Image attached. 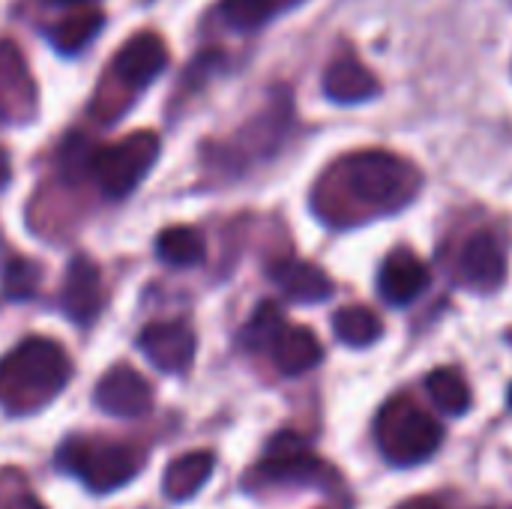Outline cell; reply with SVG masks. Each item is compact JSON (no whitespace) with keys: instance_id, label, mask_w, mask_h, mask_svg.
Segmentation results:
<instances>
[{"instance_id":"obj_27","label":"cell","mask_w":512,"mask_h":509,"mask_svg":"<svg viewBox=\"0 0 512 509\" xmlns=\"http://www.w3.org/2000/svg\"><path fill=\"white\" fill-rule=\"evenodd\" d=\"M48 3H54V6H81L87 0H48Z\"/></svg>"},{"instance_id":"obj_28","label":"cell","mask_w":512,"mask_h":509,"mask_svg":"<svg viewBox=\"0 0 512 509\" xmlns=\"http://www.w3.org/2000/svg\"><path fill=\"white\" fill-rule=\"evenodd\" d=\"M0 120H3V105H0Z\"/></svg>"},{"instance_id":"obj_24","label":"cell","mask_w":512,"mask_h":509,"mask_svg":"<svg viewBox=\"0 0 512 509\" xmlns=\"http://www.w3.org/2000/svg\"><path fill=\"white\" fill-rule=\"evenodd\" d=\"M0 509H45V504L15 468H6L0 471Z\"/></svg>"},{"instance_id":"obj_22","label":"cell","mask_w":512,"mask_h":509,"mask_svg":"<svg viewBox=\"0 0 512 509\" xmlns=\"http://www.w3.org/2000/svg\"><path fill=\"white\" fill-rule=\"evenodd\" d=\"M282 327H285V321H282L279 306H276V303H261V306L255 309V315L249 318V324L243 327L240 339H243L246 348L261 351V348H270V342L276 339V333H279Z\"/></svg>"},{"instance_id":"obj_7","label":"cell","mask_w":512,"mask_h":509,"mask_svg":"<svg viewBox=\"0 0 512 509\" xmlns=\"http://www.w3.org/2000/svg\"><path fill=\"white\" fill-rule=\"evenodd\" d=\"M138 348L159 372L180 375L192 366L198 339L183 321H156L141 330Z\"/></svg>"},{"instance_id":"obj_9","label":"cell","mask_w":512,"mask_h":509,"mask_svg":"<svg viewBox=\"0 0 512 509\" xmlns=\"http://www.w3.org/2000/svg\"><path fill=\"white\" fill-rule=\"evenodd\" d=\"M60 306H63L66 318H72L81 327H87L99 315V309H102V276H99L96 261H90L87 255H75L69 261L63 291H60Z\"/></svg>"},{"instance_id":"obj_19","label":"cell","mask_w":512,"mask_h":509,"mask_svg":"<svg viewBox=\"0 0 512 509\" xmlns=\"http://www.w3.org/2000/svg\"><path fill=\"white\" fill-rule=\"evenodd\" d=\"M303 0H222V18L237 30H258Z\"/></svg>"},{"instance_id":"obj_10","label":"cell","mask_w":512,"mask_h":509,"mask_svg":"<svg viewBox=\"0 0 512 509\" xmlns=\"http://www.w3.org/2000/svg\"><path fill=\"white\" fill-rule=\"evenodd\" d=\"M432 276L429 267L408 249H396L378 273V294L390 303V306H408L414 303L426 288H429Z\"/></svg>"},{"instance_id":"obj_21","label":"cell","mask_w":512,"mask_h":509,"mask_svg":"<svg viewBox=\"0 0 512 509\" xmlns=\"http://www.w3.org/2000/svg\"><path fill=\"white\" fill-rule=\"evenodd\" d=\"M105 24V15L102 12H81V15H72L66 21H60L51 33V42L60 54H78L84 45H90L99 30Z\"/></svg>"},{"instance_id":"obj_17","label":"cell","mask_w":512,"mask_h":509,"mask_svg":"<svg viewBox=\"0 0 512 509\" xmlns=\"http://www.w3.org/2000/svg\"><path fill=\"white\" fill-rule=\"evenodd\" d=\"M156 255L168 267H198L207 258V243L198 228L174 225L156 237Z\"/></svg>"},{"instance_id":"obj_11","label":"cell","mask_w":512,"mask_h":509,"mask_svg":"<svg viewBox=\"0 0 512 509\" xmlns=\"http://www.w3.org/2000/svg\"><path fill=\"white\" fill-rule=\"evenodd\" d=\"M168 66V48L156 33L132 36L114 57V75L126 87H147Z\"/></svg>"},{"instance_id":"obj_15","label":"cell","mask_w":512,"mask_h":509,"mask_svg":"<svg viewBox=\"0 0 512 509\" xmlns=\"http://www.w3.org/2000/svg\"><path fill=\"white\" fill-rule=\"evenodd\" d=\"M270 276L294 303H324L333 294V279L309 261H282L270 270Z\"/></svg>"},{"instance_id":"obj_26","label":"cell","mask_w":512,"mask_h":509,"mask_svg":"<svg viewBox=\"0 0 512 509\" xmlns=\"http://www.w3.org/2000/svg\"><path fill=\"white\" fill-rule=\"evenodd\" d=\"M399 509H444L438 501H432V498H420V501H408V504H402Z\"/></svg>"},{"instance_id":"obj_3","label":"cell","mask_w":512,"mask_h":509,"mask_svg":"<svg viewBox=\"0 0 512 509\" xmlns=\"http://www.w3.org/2000/svg\"><path fill=\"white\" fill-rule=\"evenodd\" d=\"M342 183L354 201L372 210H393L417 189V171L387 150H363L345 159Z\"/></svg>"},{"instance_id":"obj_18","label":"cell","mask_w":512,"mask_h":509,"mask_svg":"<svg viewBox=\"0 0 512 509\" xmlns=\"http://www.w3.org/2000/svg\"><path fill=\"white\" fill-rule=\"evenodd\" d=\"M333 333L348 348H369L381 339L384 324L381 318L366 306H348L333 315Z\"/></svg>"},{"instance_id":"obj_8","label":"cell","mask_w":512,"mask_h":509,"mask_svg":"<svg viewBox=\"0 0 512 509\" xmlns=\"http://www.w3.org/2000/svg\"><path fill=\"white\" fill-rule=\"evenodd\" d=\"M93 399L108 417L135 420V417H144L153 408V387L132 366H114L96 384Z\"/></svg>"},{"instance_id":"obj_12","label":"cell","mask_w":512,"mask_h":509,"mask_svg":"<svg viewBox=\"0 0 512 509\" xmlns=\"http://www.w3.org/2000/svg\"><path fill=\"white\" fill-rule=\"evenodd\" d=\"M462 279L480 291H495L507 279V255L492 231H477L468 237L459 258Z\"/></svg>"},{"instance_id":"obj_20","label":"cell","mask_w":512,"mask_h":509,"mask_svg":"<svg viewBox=\"0 0 512 509\" xmlns=\"http://www.w3.org/2000/svg\"><path fill=\"white\" fill-rule=\"evenodd\" d=\"M426 393L432 396L435 408L447 417H462L471 408V390L456 369H435L426 378Z\"/></svg>"},{"instance_id":"obj_23","label":"cell","mask_w":512,"mask_h":509,"mask_svg":"<svg viewBox=\"0 0 512 509\" xmlns=\"http://www.w3.org/2000/svg\"><path fill=\"white\" fill-rule=\"evenodd\" d=\"M39 288V267L27 258H12L3 267V294L9 300H27Z\"/></svg>"},{"instance_id":"obj_2","label":"cell","mask_w":512,"mask_h":509,"mask_svg":"<svg viewBox=\"0 0 512 509\" xmlns=\"http://www.w3.org/2000/svg\"><path fill=\"white\" fill-rule=\"evenodd\" d=\"M375 441L381 456L393 468H414L438 453L444 429L432 414H426L414 402L393 399L381 408L375 420Z\"/></svg>"},{"instance_id":"obj_6","label":"cell","mask_w":512,"mask_h":509,"mask_svg":"<svg viewBox=\"0 0 512 509\" xmlns=\"http://www.w3.org/2000/svg\"><path fill=\"white\" fill-rule=\"evenodd\" d=\"M327 480L330 468L306 450V441L294 432H282L270 441L267 459L252 468L246 486H324Z\"/></svg>"},{"instance_id":"obj_14","label":"cell","mask_w":512,"mask_h":509,"mask_svg":"<svg viewBox=\"0 0 512 509\" xmlns=\"http://www.w3.org/2000/svg\"><path fill=\"white\" fill-rule=\"evenodd\" d=\"M267 351L273 354L276 369L282 375H288V378L312 372L321 363V357H324V348H321V342H318V336L312 330L288 327V324L276 333V339L270 342Z\"/></svg>"},{"instance_id":"obj_29","label":"cell","mask_w":512,"mask_h":509,"mask_svg":"<svg viewBox=\"0 0 512 509\" xmlns=\"http://www.w3.org/2000/svg\"><path fill=\"white\" fill-rule=\"evenodd\" d=\"M510 408H512V387H510Z\"/></svg>"},{"instance_id":"obj_25","label":"cell","mask_w":512,"mask_h":509,"mask_svg":"<svg viewBox=\"0 0 512 509\" xmlns=\"http://www.w3.org/2000/svg\"><path fill=\"white\" fill-rule=\"evenodd\" d=\"M9 171H12V165H9V153L0 147V189L9 183Z\"/></svg>"},{"instance_id":"obj_13","label":"cell","mask_w":512,"mask_h":509,"mask_svg":"<svg viewBox=\"0 0 512 509\" xmlns=\"http://www.w3.org/2000/svg\"><path fill=\"white\" fill-rule=\"evenodd\" d=\"M324 93L339 105H360L381 93V84L372 69H366L357 57H339L324 72Z\"/></svg>"},{"instance_id":"obj_4","label":"cell","mask_w":512,"mask_h":509,"mask_svg":"<svg viewBox=\"0 0 512 509\" xmlns=\"http://www.w3.org/2000/svg\"><path fill=\"white\" fill-rule=\"evenodd\" d=\"M57 465L78 477L93 495H108L138 474L141 453L105 438H69L57 453Z\"/></svg>"},{"instance_id":"obj_1","label":"cell","mask_w":512,"mask_h":509,"mask_svg":"<svg viewBox=\"0 0 512 509\" xmlns=\"http://www.w3.org/2000/svg\"><path fill=\"white\" fill-rule=\"evenodd\" d=\"M66 351L42 336L24 339L0 360V408L12 417L36 414L69 384Z\"/></svg>"},{"instance_id":"obj_5","label":"cell","mask_w":512,"mask_h":509,"mask_svg":"<svg viewBox=\"0 0 512 509\" xmlns=\"http://www.w3.org/2000/svg\"><path fill=\"white\" fill-rule=\"evenodd\" d=\"M159 156L156 132H132L123 141L105 144L90 156V174L99 192L111 201L126 198L153 168Z\"/></svg>"},{"instance_id":"obj_16","label":"cell","mask_w":512,"mask_h":509,"mask_svg":"<svg viewBox=\"0 0 512 509\" xmlns=\"http://www.w3.org/2000/svg\"><path fill=\"white\" fill-rule=\"evenodd\" d=\"M213 465H216V459H213V453H207V450H201V453H186V456L174 459V462L165 468L162 492H165L171 501H189V498H195V495L207 486V480H210V474H213Z\"/></svg>"}]
</instances>
